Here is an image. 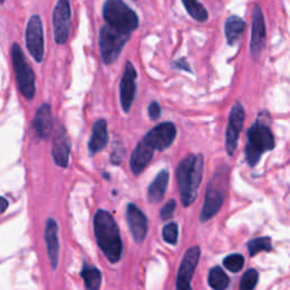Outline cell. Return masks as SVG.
Instances as JSON below:
<instances>
[{
    "label": "cell",
    "instance_id": "18",
    "mask_svg": "<svg viewBox=\"0 0 290 290\" xmlns=\"http://www.w3.org/2000/svg\"><path fill=\"white\" fill-rule=\"evenodd\" d=\"M70 152V143L68 136L64 130H60L55 137L52 145V157L59 167L66 168L68 166Z\"/></svg>",
    "mask_w": 290,
    "mask_h": 290
},
{
    "label": "cell",
    "instance_id": "13",
    "mask_svg": "<svg viewBox=\"0 0 290 290\" xmlns=\"http://www.w3.org/2000/svg\"><path fill=\"white\" fill-rule=\"evenodd\" d=\"M126 216L129 230L131 235H133L135 242L142 243L145 239L147 233V219L145 215L133 203H129L127 205Z\"/></svg>",
    "mask_w": 290,
    "mask_h": 290
},
{
    "label": "cell",
    "instance_id": "16",
    "mask_svg": "<svg viewBox=\"0 0 290 290\" xmlns=\"http://www.w3.org/2000/svg\"><path fill=\"white\" fill-rule=\"evenodd\" d=\"M44 239L47 244L48 255L52 269H57L59 261V238H58V225L52 218H49L45 222Z\"/></svg>",
    "mask_w": 290,
    "mask_h": 290
},
{
    "label": "cell",
    "instance_id": "30",
    "mask_svg": "<svg viewBox=\"0 0 290 290\" xmlns=\"http://www.w3.org/2000/svg\"><path fill=\"white\" fill-rule=\"evenodd\" d=\"M176 206H177V203L174 200V198H171V200L168 201L165 206L161 208V212H160V216L162 220H168V219H170L174 215V212L176 210Z\"/></svg>",
    "mask_w": 290,
    "mask_h": 290
},
{
    "label": "cell",
    "instance_id": "26",
    "mask_svg": "<svg viewBox=\"0 0 290 290\" xmlns=\"http://www.w3.org/2000/svg\"><path fill=\"white\" fill-rule=\"evenodd\" d=\"M248 252L251 256H255L256 254L261 252H270L272 249L271 238L270 237H261L255 238L248 243Z\"/></svg>",
    "mask_w": 290,
    "mask_h": 290
},
{
    "label": "cell",
    "instance_id": "31",
    "mask_svg": "<svg viewBox=\"0 0 290 290\" xmlns=\"http://www.w3.org/2000/svg\"><path fill=\"white\" fill-rule=\"evenodd\" d=\"M149 116L153 120H156V119L160 118L161 108H160L159 103L155 102V101H153V102H151L150 106H149Z\"/></svg>",
    "mask_w": 290,
    "mask_h": 290
},
{
    "label": "cell",
    "instance_id": "29",
    "mask_svg": "<svg viewBox=\"0 0 290 290\" xmlns=\"http://www.w3.org/2000/svg\"><path fill=\"white\" fill-rule=\"evenodd\" d=\"M162 237H164L165 242L171 244V245H175L178 241V226L175 222L168 223L164 227V230H162Z\"/></svg>",
    "mask_w": 290,
    "mask_h": 290
},
{
    "label": "cell",
    "instance_id": "21",
    "mask_svg": "<svg viewBox=\"0 0 290 290\" xmlns=\"http://www.w3.org/2000/svg\"><path fill=\"white\" fill-rule=\"evenodd\" d=\"M168 181H169V172L167 170L159 172V175L154 178V180L147 188V200H149V202L157 203L164 198Z\"/></svg>",
    "mask_w": 290,
    "mask_h": 290
},
{
    "label": "cell",
    "instance_id": "12",
    "mask_svg": "<svg viewBox=\"0 0 290 290\" xmlns=\"http://www.w3.org/2000/svg\"><path fill=\"white\" fill-rule=\"evenodd\" d=\"M136 70L134 65L127 62L125 73L120 82V102L125 113H128L131 104L134 102L136 93Z\"/></svg>",
    "mask_w": 290,
    "mask_h": 290
},
{
    "label": "cell",
    "instance_id": "17",
    "mask_svg": "<svg viewBox=\"0 0 290 290\" xmlns=\"http://www.w3.org/2000/svg\"><path fill=\"white\" fill-rule=\"evenodd\" d=\"M33 127L40 139H47L51 134L54 128V120L50 104L43 103L38 109L33 119Z\"/></svg>",
    "mask_w": 290,
    "mask_h": 290
},
{
    "label": "cell",
    "instance_id": "19",
    "mask_svg": "<svg viewBox=\"0 0 290 290\" xmlns=\"http://www.w3.org/2000/svg\"><path fill=\"white\" fill-rule=\"evenodd\" d=\"M222 203H223V196L221 193L217 190H212L211 187H208L204 204H203L202 212L200 216L201 221L205 222L215 217L219 212V210L221 208Z\"/></svg>",
    "mask_w": 290,
    "mask_h": 290
},
{
    "label": "cell",
    "instance_id": "8",
    "mask_svg": "<svg viewBox=\"0 0 290 290\" xmlns=\"http://www.w3.org/2000/svg\"><path fill=\"white\" fill-rule=\"evenodd\" d=\"M70 5L66 0H60L54 8L52 24L54 38L58 44H65L68 40L69 24H70Z\"/></svg>",
    "mask_w": 290,
    "mask_h": 290
},
{
    "label": "cell",
    "instance_id": "28",
    "mask_svg": "<svg viewBox=\"0 0 290 290\" xmlns=\"http://www.w3.org/2000/svg\"><path fill=\"white\" fill-rule=\"evenodd\" d=\"M244 263H245V259L241 254H231V255H228L223 259V266L233 273L241 271L244 267Z\"/></svg>",
    "mask_w": 290,
    "mask_h": 290
},
{
    "label": "cell",
    "instance_id": "22",
    "mask_svg": "<svg viewBox=\"0 0 290 290\" xmlns=\"http://www.w3.org/2000/svg\"><path fill=\"white\" fill-rule=\"evenodd\" d=\"M246 23L244 22V19L238 16H230L226 22V38L227 41L230 45L235 44L239 38L242 37V34L245 31Z\"/></svg>",
    "mask_w": 290,
    "mask_h": 290
},
{
    "label": "cell",
    "instance_id": "33",
    "mask_svg": "<svg viewBox=\"0 0 290 290\" xmlns=\"http://www.w3.org/2000/svg\"><path fill=\"white\" fill-rule=\"evenodd\" d=\"M7 207H8V201L6 200V198L0 197V215L6 211Z\"/></svg>",
    "mask_w": 290,
    "mask_h": 290
},
{
    "label": "cell",
    "instance_id": "14",
    "mask_svg": "<svg viewBox=\"0 0 290 290\" xmlns=\"http://www.w3.org/2000/svg\"><path fill=\"white\" fill-rule=\"evenodd\" d=\"M266 41V23L261 8L255 6L253 13L252 25V39H251V52L254 57H257L263 49Z\"/></svg>",
    "mask_w": 290,
    "mask_h": 290
},
{
    "label": "cell",
    "instance_id": "6",
    "mask_svg": "<svg viewBox=\"0 0 290 290\" xmlns=\"http://www.w3.org/2000/svg\"><path fill=\"white\" fill-rule=\"evenodd\" d=\"M129 34L117 31L109 25H104L100 31V51L103 62L107 65L113 64L123 50L125 43L128 41Z\"/></svg>",
    "mask_w": 290,
    "mask_h": 290
},
{
    "label": "cell",
    "instance_id": "5",
    "mask_svg": "<svg viewBox=\"0 0 290 290\" xmlns=\"http://www.w3.org/2000/svg\"><path fill=\"white\" fill-rule=\"evenodd\" d=\"M11 52L18 90L21 91L24 98L31 100L35 94V76L33 70L25 60L22 49L17 43L12 45Z\"/></svg>",
    "mask_w": 290,
    "mask_h": 290
},
{
    "label": "cell",
    "instance_id": "27",
    "mask_svg": "<svg viewBox=\"0 0 290 290\" xmlns=\"http://www.w3.org/2000/svg\"><path fill=\"white\" fill-rule=\"evenodd\" d=\"M258 281V273L256 270L251 269L243 274L241 282H239V290H254Z\"/></svg>",
    "mask_w": 290,
    "mask_h": 290
},
{
    "label": "cell",
    "instance_id": "15",
    "mask_svg": "<svg viewBox=\"0 0 290 290\" xmlns=\"http://www.w3.org/2000/svg\"><path fill=\"white\" fill-rule=\"evenodd\" d=\"M154 149L147 142L143 139L139 144L136 145L135 150L133 151L130 156V169L135 175H140L145 168L149 166V164L153 157Z\"/></svg>",
    "mask_w": 290,
    "mask_h": 290
},
{
    "label": "cell",
    "instance_id": "20",
    "mask_svg": "<svg viewBox=\"0 0 290 290\" xmlns=\"http://www.w3.org/2000/svg\"><path fill=\"white\" fill-rule=\"evenodd\" d=\"M108 144V129H107V121L100 119L93 125L92 136L89 142V150L91 154H95L102 151Z\"/></svg>",
    "mask_w": 290,
    "mask_h": 290
},
{
    "label": "cell",
    "instance_id": "24",
    "mask_svg": "<svg viewBox=\"0 0 290 290\" xmlns=\"http://www.w3.org/2000/svg\"><path fill=\"white\" fill-rule=\"evenodd\" d=\"M207 281L213 290H226L230 280H229V277L221 268L216 267L211 269L210 272H208Z\"/></svg>",
    "mask_w": 290,
    "mask_h": 290
},
{
    "label": "cell",
    "instance_id": "4",
    "mask_svg": "<svg viewBox=\"0 0 290 290\" xmlns=\"http://www.w3.org/2000/svg\"><path fill=\"white\" fill-rule=\"evenodd\" d=\"M103 17L107 25L126 34H130L139 27L136 13L120 0H109L104 4Z\"/></svg>",
    "mask_w": 290,
    "mask_h": 290
},
{
    "label": "cell",
    "instance_id": "1",
    "mask_svg": "<svg viewBox=\"0 0 290 290\" xmlns=\"http://www.w3.org/2000/svg\"><path fill=\"white\" fill-rule=\"evenodd\" d=\"M96 242L104 256L111 263H117L123 255V242L118 225L109 212L99 210L94 216Z\"/></svg>",
    "mask_w": 290,
    "mask_h": 290
},
{
    "label": "cell",
    "instance_id": "11",
    "mask_svg": "<svg viewBox=\"0 0 290 290\" xmlns=\"http://www.w3.org/2000/svg\"><path fill=\"white\" fill-rule=\"evenodd\" d=\"M177 135L176 126L172 123H162L152 128L144 136V140L154 150L164 151L171 145Z\"/></svg>",
    "mask_w": 290,
    "mask_h": 290
},
{
    "label": "cell",
    "instance_id": "25",
    "mask_svg": "<svg viewBox=\"0 0 290 290\" xmlns=\"http://www.w3.org/2000/svg\"><path fill=\"white\" fill-rule=\"evenodd\" d=\"M184 6L186 7L187 13L191 15V16L196 19L197 22H205L207 19V12L205 7L203 6L201 3L194 2V0H185Z\"/></svg>",
    "mask_w": 290,
    "mask_h": 290
},
{
    "label": "cell",
    "instance_id": "2",
    "mask_svg": "<svg viewBox=\"0 0 290 290\" xmlns=\"http://www.w3.org/2000/svg\"><path fill=\"white\" fill-rule=\"evenodd\" d=\"M203 166L204 162L202 154H190L177 167L176 176L184 206H190L197 196L203 176Z\"/></svg>",
    "mask_w": 290,
    "mask_h": 290
},
{
    "label": "cell",
    "instance_id": "9",
    "mask_svg": "<svg viewBox=\"0 0 290 290\" xmlns=\"http://www.w3.org/2000/svg\"><path fill=\"white\" fill-rule=\"evenodd\" d=\"M201 249L200 247H191L185 253L184 258L180 263L179 270L177 273L176 290H192L191 281L194 276V272L200 261Z\"/></svg>",
    "mask_w": 290,
    "mask_h": 290
},
{
    "label": "cell",
    "instance_id": "34",
    "mask_svg": "<svg viewBox=\"0 0 290 290\" xmlns=\"http://www.w3.org/2000/svg\"><path fill=\"white\" fill-rule=\"evenodd\" d=\"M0 4H3V2H0Z\"/></svg>",
    "mask_w": 290,
    "mask_h": 290
},
{
    "label": "cell",
    "instance_id": "10",
    "mask_svg": "<svg viewBox=\"0 0 290 290\" xmlns=\"http://www.w3.org/2000/svg\"><path fill=\"white\" fill-rule=\"evenodd\" d=\"M244 120H245V110L241 103H236L230 111L226 133V149L229 155L235 153L237 149L239 133L244 126Z\"/></svg>",
    "mask_w": 290,
    "mask_h": 290
},
{
    "label": "cell",
    "instance_id": "32",
    "mask_svg": "<svg viewBox=\"0 0 290 290\" xmlns=\"http://www.w3.org/2000/svg\"><path fill=\"white\" fill-rule=\"evenodd\" d=\"M174 67H177V68H180V69H184V70H187V72H192L191 70V68H190V66H188V64H187V62L186 60L182 58V59H180V60H178V62H175L174 63Z\"/></svg>",
    "mask_w": 290,
    "mask_h": 290
},
{
    "label": "cell",
    "instance_id": "7",
    "mask_svg": "<svg viewBox=\"0 0 290 290\" xmlns=\"http://www.w3.org/2000/svg\"><path fill=\"white\" fill-rule=\"evenodd\" d=\"M25 41L32 57L38 63H41L44 57V39L42 21L38 15H33L29 19L27 32H25Z\"/></svg>",
    "mask_w": 290,
    "mask_h": 290
},
{
    "label": "cell",
    "instance_id": "23",
    "mask_svg": "<svg viewBox=\"0 0 290 290\" xmlns=\"http://www.w3.org/2000/svg\"><path fill=\"white\" fill-rule=\"evenodd\" d=\"M81 276H82L88 290H100L101 282H102V274H101L99 269L84 264Z\"/></svg>",
    "mask_w": 290,
    "mask_h": 290
},
{
    "label": "cell",
    "instance_id": "3",
    "mask_svg": "<svg viewBox=\"0 0 290 290\" xmlns=\"http://www.w3.org/2000/svg\"><path fill=\"white\" fill-rule=\"evenodd\" d=\"M276 141L271 129L262 123H255L247 131V144L245 149L247 164L255 167L267 151L274 149Z\"/></svg>",
    "mask_w": 290,
    "mask_h": 290
}]
</instances>
